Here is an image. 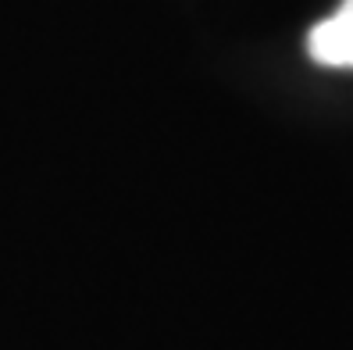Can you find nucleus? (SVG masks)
<instances>
[{"label": "nucleus", "instance_id": "nucleus-1", "mask_svg": "<svg viewBox=\"0 0 353 350\" xmlns=\"http://www.w3.org/2000/svg\"><path fill=\"white\" fill-rule=\"evenodd\" d=\"M310 57L325 68H353V0L332 11L307 36Z\"/></svg>", "mask_w": 353, "mask_h": 350}]
</instances>
